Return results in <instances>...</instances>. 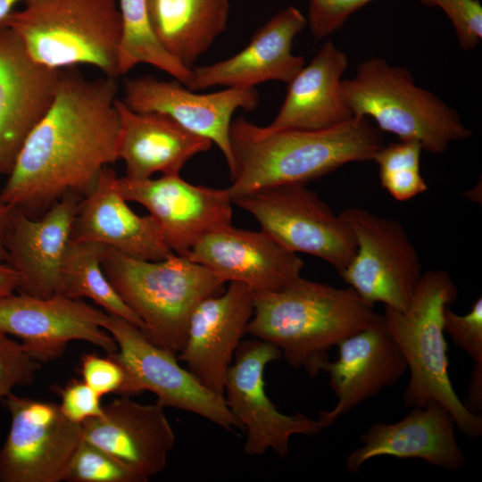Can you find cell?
<instances>
[{"instance_id":"obj_40","label":"cell","mask_w":482,"mask_h":482,"mask_svg":"<svg viewBox=\"0 0 482 482\" xmlns=\"http://www.w3.org/2000/svg\"><path fill=\"white\" fill-rule=\"evenodd\" d=\"M20 278L7 262H0V297L18 290Z\"/></svg>"},{"instance_id":"obj_17","label":"cell","mask_w":482,"mask_h":482,"mask_svg":"<svg viewBox=\"0 0 482 482\" xmlns=\"http://www.w3.org/2000/svg\"><path fill=\"white\" fill-rule=\"evenodd\" d=\"M337 346V359L326 361L320 368L328 374L329 386L337 398L331 410L320 411L318 421L322 428L385 387L395 385L408 370L383 314L367 328L340 341Z\"/></svg>"},{"instance_id":"obj_2","label":"cell","mask_w":482,"mask_h":482,"mask_svg":"<svg viewBox=\"0 0 482 482\" xmlns=\"http://www.w3.org/2000/svg\"><path fill=\"white\" fill-rule=\"evenodd\" d=\"M381 132L365 117L323 129L276 131L237 117L230 125L233 167L226 190L233 200L262 188L304 185L346 163L372 161L384 145Z\"/></svg>"},{"instance_id":"obj_11","label":"cell","mask_w":482,"mask_h":482,"mask_svg":"<svg viewBox=\"0 0 482 482\" xmlns=\"http://www.w3.org/2000/svg\"><path fill=\"white\" fill-rule=\"evenodd\" d=\"M2 403L11 425L0 448V482H62L83 439L81 424L69 420L59 404L19 396Z\"/></svg>"},{"instance_id":"obj_23","label":"cell","mask_w":482,"mask_h":482,"mask_svg":"<svg viewBox=\"0 0 482 482\" xmlns=\"http://www.w3.org/2000/svg\"><path fill=\"white\" fill-rule=\"evenodd\" d=\"M456 425L443 405L430 403L411 408L395 423L372 424L362 435V445L346 458V467L358 472L363 464L378 456L420 459L440 468L456 470L466 461L455 437Z\"/></svg>"},{"instance_id":"obj_5","label":"cell","mask_w":482,"mask_h":482,"mask_svg":"<svg viewBox=\"0 0 482 482\" xmlns=\"http://www.w3.org/2000/svg\"><path fill=\"white\" fill-rule=\"evenodd\" d=\"M0 23L54 70L86 64L118 79L122 21L117 0H29Z\"/></svg>"},{"instance_id":"obj_25","label":"cell","mask_w":482,"mask_h":482,"mask_svg":"<svg viewBox=\"0 0 482 482\" xmlns=\"http://www.w3.org/2000/svg\"><path fill=\"white\" fill-rule=\"evenodd\" d=\"M120 119L118 160L125 177L145 179L154 173L177 175L195 155L208 151L212 141L156 112H136L120 98L116 101Z\"/></svg>"},{"instance_id":"obj_20","label":"cell","mask_w":482,"mask_h":482,"mask_svg":"<svg viewBox=\"0 0 482 482\" xmlns=\"http://www.w3.org/2000/svg\"><path fill=\"white\" fill-rule=\"evenodd\" d=\"M83 439L108 452L142 482L162 472L176 437L157 402L143 404L120 395L104 405L99 416L81 423Z\"/></svg>"},{"instance_id":"obj_29","label":"cell","mask_w":482,"mask_h":482,"mask_svg":"<svg viewBox=\"0 0 482 482\" xmlns=\"http://www.w3.org/2000/svg\"><path fill=\"white\" fill-rule=\"evenodd\" d=\"M122 21L119 51L120 74L140 63L150 64L186 86L190 70L169 54L157 41L148 17L147 0H117Z\"/></svg>"},{"instance_id":"obj_34","label":"cell","mask_w":482,"mask_h":482,"mask_svg":"<svg viewBox=\"0 0 482 482\" xmlns=\"http://www.w3.org/2000/svg\"><path fill=\"white\" fill-rule=\"evenodd\" d=\"M83 355L80 362L82 380L101 397L108 394L129 395L128 376L124 368L112 355Z\"/></svg>"},{"instance_id":"obj_7","label":"cell","mask_w":482,"mask_h":482,"mask_svg":"<svg viewBox=\"0 0 482 482\" xmlns=\"http://www.w3.org/2000/svg\"><path fill=\"white\" fill-rule=\"evenodd\" d=\"M341 90L353 116L372 119L380 131L416 141L425 151L442 154L472 135L455 109L416 86L407 69L382 58L361 62L354 77L342 80Z\"/></svg>"},{"instance_id":"obj_21","label":"cell","mask_w":482,"mask_h":482,"mask_svg":"<svg viewBox=\"0 0 482 482\" xmlns=\"http://www.w3.org/2000/svg\"><path fill=\"white\" fill-rule=\"evenodd\" d=\"M306 25L303 14L287 6L259 28L249 44L232 57L191 68L185 87L195 92L216 86L252 88L269 80L288 84L304 66V59L294 54L292 47Z\"/></svg>"},{"instance_id":"obj_26","label":"cell","mask_w":482,"mask_h":482,"mask_svg":"<svg viewBox=\"0 0 482 482\" xmlns=\"http://www.w3.org/2000/svg\"><path fill=\"white\" fill-rule=\"evenodd\" d=\"M346 55L327 41L306 66L287 84V92L267 131L316 130L337 126L353 114L342 96V76Z\"/></svg>"},{"instance_id":"obj_14","label":"cell","mask_w":482,"mask_h":482,"mask_svg":"<svg viewBox=\"0 0 482 482\" xmlns=\"http://www.w3.org/2000/svg\"><path fill=\"white\" fill-rule=\"evenodd\" d=\"M114 186L127 202L147 209L167 245L179 255L186 256L212 229L231 224L233 203L226 189L193 185L179 174L145 179L116 177Z\"/></svg>"},{"instance_id":"obj_6","label":"cell","mask_w":482,"mask_h":482,"mask_svg":"<svg viewBox=\"0 0 482 482\" xmlns=\"http://www.w3.org/2000/svg\"><path fill=\"white\" fill-rule=\"evenodd\" d=\"M101 264L121 299L142 320L147 339L175 354L184 345L195 307L225 283L215 272L176 253L148 261L105 247Z\"/></svg>"},{"instance_id":"obj_15","label":"cell","mask_w":482,"mask_h":482,"mask_svg":"<svg viewBox=\"0 0 482 482\" xmlns=\"http://www.w3.org/2000/svg\"><path fill=\"white\" fill-rule=\"evenodd\" d=\"M122 102L136 112L166 115L190 132L208 138L222 152L229 171L233 167L229 131L234 112H253L259 104L254 87L196 94L178 80L166 81L150 75L126 79Z\"/></svg>"},{"instance_id":"obj_16","label":"cell","mask_w":482,"mask_h":482,"mask_svg":"<svg viewBox=\"0 0 482 482\" xmlns=\"http://www.w3.org/2000/svg\"><path fill=\"white\" fill-rule=\"evenodd\" d=\"M61 70L36 62L0 23V174L9 175L21 150L50 107Z\"/></svg>"},{"instance_id":"obj_1","label":"cell","mask_w":482,"mask_h":482,"mask_svg":"<svg viewBox=\"0 0 482 482\" xmlns=\"http://www.w3.org/2000/svg\"><path fill=\"white\" fill-rule=\"evenodd\" d=\"M117 79L61 70L55 96L28 136L0 192L12 209L38 218L69 193L85 196L118 161Z\"/></svg>"},{"instance_id":"obj_30","label":"cell","mask_w":482,"mask_h":482,"mask_svg":"<svg viewBox=\"0 0 482 482\" xmlns=\"http://www.w3.org/2000/svg\"><path fill=\"white\" fill-rule=\"evenodd\" d=\"M422 147L411 140L383 145L373 160L378 168L381 186L397 201H407L427 191L420 173Z\"/></svg>"},{"instance_id":"obj_39","label":"cell","mask_w":482,"mask_h":482,"mask_svg":"<svg viewBox=\"0 0 482 482\" xmlns=\"http://www.w3.org/2000/svg\"><path fill=\"white\" fill-rule=\"evenodd\" d=\"M12 208L0 195V262H6V240L12 227Z\"/></svg>"},{"instance_id":"obj_19","label":"cell","mask_w":482,"mask_h":482,"mask_svg":"<svg viewBox=\"0 0 482 482\" xmlns=\"http://www.w3.org/2000/svg\"><path fill=\"white\" fill-rule=\"evenodd\" d=\"M254 291L231 281L220 295L204 299L189 319L179 360L209 390L223 395L224 381L236 351L246 334Z\"/></svg>"},{"instance_id":"obj_27","label":"cell","mask_w":482,"mask_h":482,"mask_svg":"<svg viewBox=\"0 0 482 482\" xmlns=\"http://www.w3.org/2000/svg\"><path fill=\"white\" fill-rule=\"evenodd\" d=\"M152 30L163 49L190 70L226 29L229 0H147Z\"/></svg>"},{"instance_id":"obj_31","label":"cell","mask_w":482,"mask_h":482,"mask_svg":"<svg viewBox=\"0 0 482 482\" xmlns=\"http://www.w3.org/2000/svg\"><path fill=\"white\" fill-rule=\"evenodd\" d=\"M67 482H142L120 461L97 445L82 439L67 467Z\"/></svg>"},{"instance_id":"obj_22","label":"cell","mask_w":482,"mask_h":482,"mask_svg":"<svg viewBox=\"0 0 482 482\" xmlns=\"http://www.w3.org/2000/svg\"><path fill=\"white\" fill-rule=\"evenodd\" d=\"M82 197L69 193L38 218L12 209L6 262L18 273V290L47 298L62 294V264Z\"/></svg>"},{"instance_id":"obj_35","label":"cell","mask_w":482,"mask_h":482,"mask_svg":"<svg viewBox=\"0 0 482 482\" xmlns=\"http://www.w3.org/2000/svg\"><path fill=\"white\" fill-rule=\"evenodd\" d=\"M444 331L475 363H482V298L478 297L464 315L456 314L447 306L444 312Z\"/></svg>"},{"instance_id":"obj_41","label":"cell","mask_w":482,"mask_h":482,"mask_svg":"<svg viewBox=\"0 0 482 482\" xmlns=\"http://www.w3.org/2000/svg\"><path fill=\"white\" fill-rule=\"evenodd\" d=\"M29 0H0V22L15 10L18 4H25Z\"/></svg>"},{"instance_id":"obj_38","label":"cell","mask_w":482,"mask_h":482,"mask_svg":"<svg viewBox=\"0 0 482 482\" xmlns=\"http://www.w3.org/2000/svg\"><path fill=\"white\" fill-rule=\"evenodd\" d=\"M465 407L475 414H481L482 409V363H475L471 371Z\"/></svg>"},{"instance_id":"obj_4","label":"cell","mask_w":482,"mask_h":482,"mask_svg":"<svg viewBox=\"0 0 482 482\" xmlns=\"http://www.w3.org/2000/svg\"><path fill=\"white\" fill-rule=\"evenodd\" d=\"M457 295L447 270H428L422 274L408 308L400 312L385 307L383 316L410 371L404 405L415 408L437 403L451 413L458 430L469 438H478L482 415L465 407L448 374L444 312Z\"/></svg>"},{"instance_id":"obj_37","label":"cell","mask_w":482,"mask_h":482,"mask_svg":"<svg viewBox=\"0 0 482 482\" xmlns=\"http://www.w3.org/2000/svg\"><path fill=\"white\" fill-rule=\"evenodd\" d=\"M62 413L71 421L81 424L103 411L101 396L83 380L73 379L59 391Z\"/></svg>"},{"instance_id":"obj_36","label":"cell","mask_w":482,"mask_h":482,"mask_svg":"<svg viewBox=\"0 0 482 482\" xmlns=\"http://www.w3.org/2000/svg\"><path fill=\"white\" fill-rule=\"evenodd\" d=\"M373 0H310L308 21L312 34L324 38L339 30L356 11Z\"/></svg>"},{"instance_id":"obj_9","label":"cell","mask_w":482,"mask_h":482,"mask_svg":"<svg viewBox=\"0 0 482 482\" xmlns=\"http://www.w3.org/2000/svg\"><path fill=\"white\" fill-rule=\"evenodd\" d=\"M340 216L351 228L356 251L342 279L375 305L405 311L422 276L418 253L399 221L350 207Z\"/></svg>"},{"instance_id":"obj_8","label":"cell","mask_w":482,"mask_h":482,"mask_svg":"<svg viewBox=\"0 0 482 482\" xmlns=\"http://www.w3.org/2000/svg\"><path fill=\"white\" fill-rule=\"evenodd\" d=\"M232 203L252 214L261 229L295 253L322 259L338 273L353 258L356 241L349 225L304 185H282L235 197Z\"/></svg>"},{"instance_id":"obj_33","label":"cell","mask_w":482,"mask_h":482,"mask_svg":"<svg viewBox=\"0 0 482 482\" xmlns=\"http://www.w3.org/2000/svg\"><path fill=\"white\" fill-rule=\"evenodd\" d=\"M423 4L440 7L451 21L459 46L474 49L482 38V6L479 0H420Z\"/></svg>"},{"instance_id":"obj_18","label":"cell","mask_w":482,"mask_h":482,"mask_svg":"<svg viewBox=\"0 0 482 482\" xmlns=\"http://www.w3.org/2000/svg\"><path fill=\"white\" fill-rule=\"evenodd\" d=\"M219 275L254 292L283 288L301 276L303 260L270 234L224 225L202 236L186 255Z\"/></svg>"},{"instance_id":"obj_28","label":"cell","mask_w":482,"mask_h":482,"mask_svg":"<svg viewBox=\"0 0 482 482\" xmlns=\"http://www.w3.org/2000/svg\"><path fill=\"white\" fill-rule=\"evenodd\" d=\"M104 245L70 241L62 264V294L88 298L107 313L120 317L144 330V324L110 283L102 268Z\"/></svg>"},{"instance_id":"obj_12","label":"cell","mask_w":482,"mask_h":482,"mask_svg":"<svg viewBox=\"0 0 482 482\" xmlns=\"http://www.w3.org/2000/svg\"><path fill=\"white\" fill-rule=\"evenodd\" d=\"M280 356L278 348L264 341H241L225 378L223 397L246 433L243 452L249 456L271 450L286 458L292 436H314L323 429L318 420L303 413L280 412L268 397L264 370Z\"/></svg>"},{"instance_id":"obj_13","label":"cell","mask_w":482,"mask_h":482,"mask_svg":"<svg viewBox=\"0 0 482 482\" xmlns=\"http://www.w3.org/2000/svg\"><path fill=\"white\" fill-rule=\"evenodd\" d=\"M107 312L63 294L40 298L19 292L0 297V331L21 339L38 362L59 358L71 341H85L107 354L117 351L102 327Z\"/></svg>"},{"instance_id":"obj_10","label":"cell","mask_w":482,"mask_h":482,"mask_svg":"<svg viewBox=\"0 0 482 482\" xmlns=\"http://www.w3.org/2000/svg\"><path fill=\"white\" fill-rule=\"evenodd\" d=\"M102 327L117 344L111 355L127 373L129 396L147 390L164 408L192 412L228 431H244L223 395L205 387L179 363L175 353L149 341L139 328L120 317L107 313Z\"/></svg>"},{"instance_id":"obj_32","label":"cell","mask_w":482,"mask_h":482,"mask_svg":"<svg viewBox=\"0 0 482 482\" xmlns=\"http://www.w3.org/2000/svg\"><path fill=\"white\" fill-rule=\"evenodd\" d=\"M40 362L31 358L21 343L0 331V402L16 387L33 383Z\"/></svg>"},{"instance_id":"obj_24","label":"cell","mask_w":482,"mask_h":482,"mask_svg":"<svg viewBox=\"0 0 482 482\" xmlns=\"http://www.w3.org/2000/svg\"><path fill=\"white\" fill-rule=\"evenodd\" d=\"M117 175L106 166L94 187L81 198L70 241L98 243L128 256L160 261L174 253L150 216H139L114 186Z\"/></svg>"},{"instance_id":"obj_3","label":"cell","mask_w":482,"mask_h":482,"mask_svg":"<svg viewBox=\"0 0 482 482\" xmlns=\"http://www.w3.org/2000/svg\"><path fill=\"white\" fill-rule=\"evenodd\" d=\"M379 316L352 287L300 276L281 289L254 292L246 334L274 345L289 365L315 377L332 346L367 328Z\"/></svg>"}]
</instances>
